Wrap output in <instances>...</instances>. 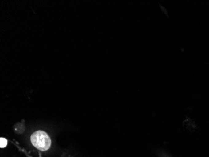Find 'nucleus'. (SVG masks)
Masks as SVG:
<instances>
[{"instance_id": "obj_1", "label": "nucleus", "mask_w": 209, "mask_h": 157, "mask_svg": "<svg viewBox=\"0 0 209 157\" xmlns=\"http://www.w3.org/2000/svg\"><path fill=\"white\" fill-rule=\"evenodd\" d=\"M31 142L35 148L41 151H46L50 148L51 139L43 131H37L31 135Z\"/></svg>"}, {"instance_id": "obj_2", "label": "nucleus", "mask_w": 209, "mask_h": 157, "mask_svg": "<svg viewBox=\"0 0 209 157\" xmlns=\"http://www.w3.org/2000/svg\"><path fill=\"white\" fill-rule=\"evenodd\" d=\"M0 142H1V143H0V148H3L6 147L7 143H8L6 139L4 138H0Z\"/></svg>"}]
</instances>
